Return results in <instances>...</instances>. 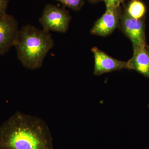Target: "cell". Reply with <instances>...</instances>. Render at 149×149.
Returning a JSON list of instances; mask_svg holds the SVG:
<instances>
[{
  "mask_svg": "<svg viewBox=\"0 0 149 149\" xmlns=\"http://www.w3.org/2000/svg\"><path fill=\"white\" fill-rule=\"evenodd\" d=\"M10 0H0V16L7 13Z\"/></svg>",
  "mask_w": 149,
  "mask_h": 149,
  "instance_id": "7c38bea8",
  "label": "cell"
},
{
  "mask_svg": "<svg viewBox=\"0 0 149 149\" xmlns=\"http://www.w3.org/2000/svg\"><path fill=\"white\" fill-rule=\"evenodd\" d=\"M92 51L95 59L94 75H100L123 69H128L127 62L113 58L96 47H93Z\"/></svg>",
  "mask_w": 149,
  "mask_h": 149,
  "instance_id": "52a82bcc",
  "label": "cell"
},
{
  "mask_svg": "<svg viewBox=\"0 0 149 149\" xmlns=\"http://www.w3.org/2000/svg\"><path fill=\"white\" fill-rule=\"evenodd\" d=\"M71 17L67 10L54 5H47L39 19L43 29L65 33L69 28Z\"/></svg>",
  "mask_w": 149,
  "mask_h": 149,
  "instance_id": "3957f363",
  "label": "cell"
},
{
  "mask_svg": "<svg viewBox=\"0 0 149 149\" xmlns=\"http://www.w3.org/2000/svg\"><path fill=\"white\" fill-rule=\"evenodd\" d=\"M121 15L120 7L106 8L104 13L93 25L91 33L92 35L102 37L110 35L119 26Z\"/></svg>",
  "mask_w": 149,
  "mask_h": 149,
  "instance_id": "8992f818",
  "label": "cell"
},
{
  "mask_svg": "<svg viewBox=\"0 0 149 149\" xmlns=\"http://www.w3.org/2000/svg\"><path fill=\"white\" fill-rule=\"evenodd\" d=\"M19 29L13 15L6 13L0 16V55H3L14 46Z\"/></svg>",
  "mask_w": 149,
  "mask_h": 149,
  "instance_id": "5b68a950",
  "label": "cell"
},
{
  "mask_svg": "<svg viewBox=\"0 0 149 149\" xmlns=\"http://www.w3.org/2000/svg\"><path fill=\"white\" fill-rule=\"evenodd\" d=\"M125 11L133 18L141 19L146 13V6L140 0H132L128 4Z\"/></svg>",
  "mask_w": 149,
  "mask_h": 149,
  "instance_id": "9c48e42d",
  "label": "cell"
},
{
  "mask_svg": "<svg viewBox=\"0 0 149 149\" xmlns=\"http://www.w3.org/2000/svg\"><path fill=\"white\" fill-rule=\"evenodd\" d=\"M119 25L123 33L131 41L133 50L146 46V27L143 18H133L124 11L121 15Z\"/></svg>",
  "mask_w": 149,
  "mask_h": 149,
  "instance_id": "277c9868",
  "label": "cell"
},
{
  "mask_svg": "<svg viewBox=\"0 0 149 149\" xmlns=\"http://www.w3.org/2000/svg\"><path fill=\"white\" fill-rule=\"evenodd\" d=\"M59 2L72 10L77 11L82 8L84 0H55Z\"/></svg>",
  "mask_w": 149,
  "mask_h": 149,
  "instance_id": "30bf717a",
  "label": "cell"
},
{
  "mask_svg": "<svg viewBox=\"0 0 149 149\" xmlns=\"http://www.w3.org/2000/svg\"><path fill=\"white\" fill-rule=\"evenodd\" d=\"M105 4L106 8H114L120 7V5L125 0H102Z\"/></svg>",
  "mask_w": 149,
  "mask_h": 149,
  "instance_id": "8fae6325",
  "label": "cell"
},
{
  "mask_svg": "<svg viewBox=\"0 0 149 149\" xmlns=\"http://www.w3.org/2000/svg\"><path fill=\"white\" fill-rule=\"evenodd\" d=\"M127 63L128 69L133 70L149 78V52L146 47L133 50V56Z\"/></svg>",
  "mask_w": 149,
  "mask_h": 149,
  "instance_id": "ba28073f",
  "label": "cell"
},
{
  "mask_svg": "<svg viewBox=\"0 0 149 149\" xmlns=\"http://www.w3.org/2000/svg\"><path fill=\"white\" fill-rule=\"evenodd\" d=\"M0 149H54L53 140L43 119L17 112L0 126Z\"/></svg>",
  "mask_w": 149,
  "mask_h": 149,
  "instance_id": "6da1fadb",
  "label": "cell"
},
{
  "mask_svg": "<svg viewBox=\"0 0 149 149\" xmlns=\"http://www.w3.org/2000/svg\"><path fill=\"white\" fill-rule=\"evenodd\" d=\"M54 44L49 32L27 24L19 29L14 47L17 58L22 65L27 69L34 70L42 67Z\"/></svg>",
  "mask_w": 149,
  "mask_h": 149,
  "instance_id": "7a4b0ae2",
  "label": "cell"
},
{
  "mask_svg": "<svg viewBox=\"0 0 149 149\" xmlns=\"http://www.w3.org/2000/svg\"><path fill=\"white\" fill-rule=\"evenodd\" d=\"M146 48L148 50L149 52V45H146Z\"/></svg>",
  "mask_w": 149,
  "mask_h": 149,
  "instance_id": "5bb4252c",
  "label": "cell"
},
{
  "mask_svg": "<svg viewBox=\"0 0 149 149\" xmlns=\"http://www.w3.org/2000/svg\"><path fill=\"white\" fill-rule=\"evenodd\" d=\"M88 1L91 3H96L98 2L101 0H88Z\"/></svg>",
  "mask_w": 149,
  "mask_h": 149,
  "instance_id": "4fadbf2b",
  "label": "cell"
}]
</instances>
